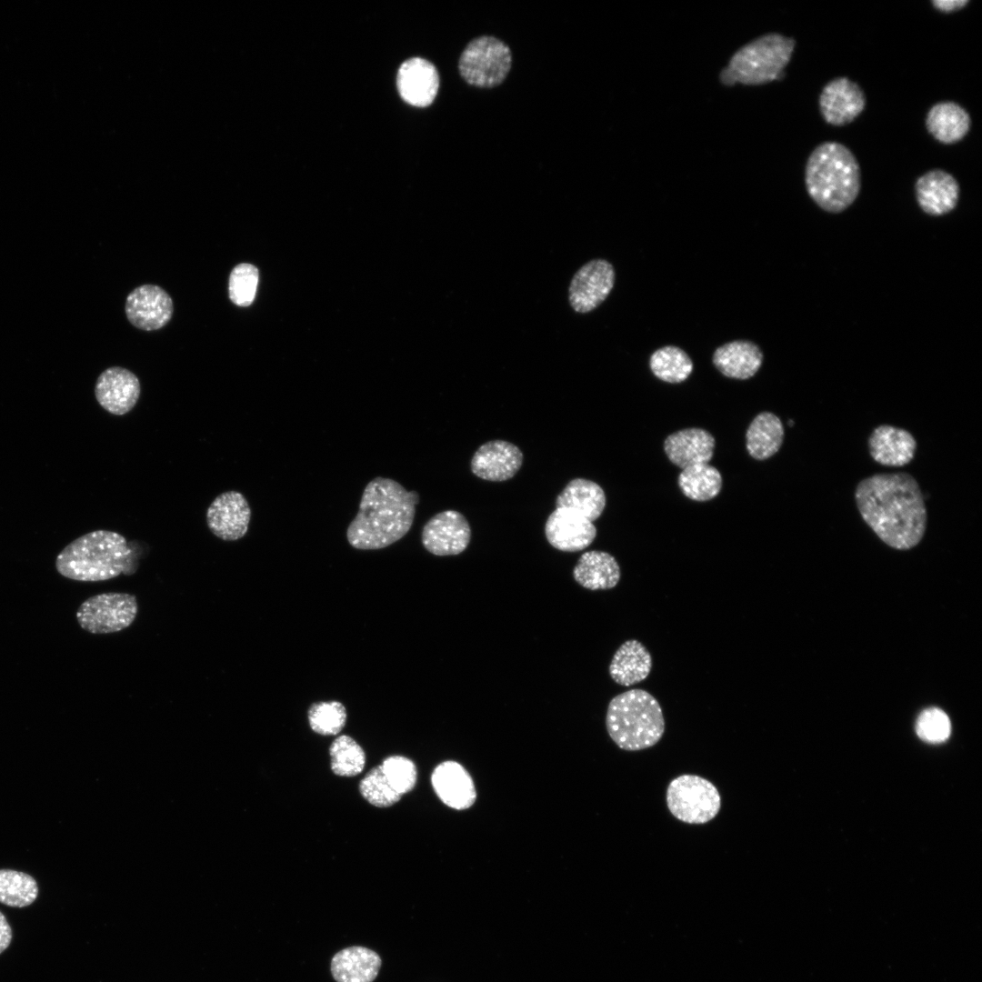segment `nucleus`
<instances>
[{
  "label": "nucleus",
  "instance_id": "f257e3e1",
  "mask_svg": "<svg viewBox=\"0 0 982 982\" xmlns=\"http://www.w3.org/2000/svg\"><path fill=\"white\" fill-rule=\"evenodd\" d=\"M857 510L865 523L887 546L907 550L922 540L927 523L925 497L907 472L878 473L858 482Z\"/></svg>",
  "mask_w": 982,
  "mask_h": 982
},
{
  "label": "nucleus",
  "instance_id": "f03ea898",
  "mask_svg": "<svg viewBox=\"0 0 982 982\" xmlns=\"http://www.w3.org/2000/svg\"><path fill=\"white\" fill-rule=\"evenodd\" d=\"M418 502L416 491H407L396 480L381 476L372 479L348 526V543L356 549L375 550L398 541L411 528Z\"/></svg>",
  "mask_w": 982,
  "mask_h": 982
},
{
  "label": "nucleus",
  "instance_id": "7ed1b4c3",
  "mask_svg": "<svg viewBox=\"0 0 982 982\" xmlns=\"http://www.w3.org/2000/svg\"><path fill=\"white\" fill-rule=\"evenodd\" d=\"M805 185L810 198L822 210L831 214L845 211L856 201L861 188L857 157L841 143L819 144L807 160Z\"/></svg>",
  "mask_w": 982,
  "mask_h": 982
},
{
  "label": "nucleus",
  "instance_id": "20e7f679",
  "mask_svg": "<svg viewBox=\"0 0 982 982\" xmlns=\"http://www.w3.org/2000/svg\"><path fill=\"white\" fill-rule=\"evenodd\" d=\"M133 550L126 538L110 530L86 533L64 547L55 560V567L66 578L97 582L134 571Z\"/></svg>",
  "mask_w": 982,
  "mask_h": 982
},
{
  "label": "nucleus",
  "instance_id": "39448f33",
  "mask_svg": "<svg viewBox=\"0 0 982 982\" xmlns=\"http://www.w3.org/2000/svg\"><path fill=\"white\" fill-rule=\"evenodd\" d=\"M606 726L611 739L626 751L649 748L659 742L665 732L660 704L649 692L637 688L610 700Z\"/></svg>",
  "mask_w": 982,
  "mask_h": 982
},
{
  "label": "nucleus",
  "instance_id": "423d86ee",
  "mask_svg": "<svg viewBox=\"0 0 982 982\" xmlns=\"http://www.w3.org/2000/svg\"><path fill=\"white\" fill-rule=\"evenodd\" d=\"M796 41L777 33L762 35L738 49L720 74L726 85H763L785 76Z\"/></svg>",
  "mask_w": 982,
  "mask_h": 982
},
{
  "label": "nucleus",
  "instance_id": "0eeeda50",
  "mask_svg": "<svg viewBox=\"0 0 982 982\" xmlns=\"http://www.w3.org/2000/svg\"><path fill=\"white\" fill-rule=\"evenodd\" d=\"M666 806L678 820L702 825L714 819L721 808V796L709 780L696 775H681L667 786Z\"/></svg>",
  "mask_w": 982,
  "mask_h": 982
},
{
  "label": "nucleus",
  "instance_id": "6e6552de",
  "mask_svg": "<svg viewBox=\"0 0 982 982\" xmlns=\"http://www.w3.org/2000/svg\"><path fill=\"white\" fill-rule=\"evenodd\" d=\"M512 64L510 48L494 36L473 39L462 52L458 68L463 79L477 87H494L506 77Z\"/></svg>",
  "mask_w": 982,
  "mask_h": 982
},
{
  "label": "nucleus",
  "instance_id": "1a4fd4ad",
  "mask_svg": "<svg viewBox=\"0 0 982 982\" xmlns=\"http://www.w3.org/2000/svg\"><path fill=\"white\" fill-rule=\"evenodd\" d=\"M137 612L138 604L135 595L108 592L85 600L75 616L84 630L91 634H110L131 626Z\"/></svg>",
  "mask_w": 982,
  "mask_h": 982
},
{
  "label": "nucleus",
  "instance_id": "9d476101",
  "mask_svg": "<svg viewBox=\"0 0 982 982\" xmlns=\"http://www.w3.org/2000/svg\"><path fill=\"white\" fill-rule=\"evenodd\" d=\"M616 273L611 263L593 259L582 266L573 276L568 300L576 313L586 314L598 307L611 293Z\"/></svg>",
  "mask_w": 982,
  "mask_h": 982
},
{
  "label": "nucleus",
  "instance_id": "9b49d317",
  "mask_svg": "<svg viewBox=\"0 0 982 982\" xmlns=\"http://www.w3.org/2000/svg\"><path fill=\"white\" fill-rule=\"evenodd\" d=\"M471 538V528L463 514L445 510L436 514L424 526L422 543L436 556H456L462 553Z\"/></svg>",
  "mask_w": 982,
  "mask_h": 982
},
{
  "label": "nucleus",
  "instance_id": "f8f14e48",
  "mask_svg": "<svg viewBox=\"0 0 982 982\" xmlns=\"http://www.w3.org/2000/svg\"><path fill=\"white\" fill-rule=\"evenodd\" d=\"M866 95L858 84L839 76L827 83L819 95L818 105L824 120L834 126L853 122L866 107Z\"/></svg>",
  "mask_w": 982,
  "mask_h": 982
},
{
  "label": "nucleus",
  "instance_id": "ddd939ff",
  "mask_svg": "<svg viewBox=\"0 0 982 982\" xmlns=\"http://www.w3.org/2000/svg\"><path fill=\"white\" fill-rule=\"evenodd\" d=\"M128 321L136 328L152 331L165 326L171 319L174 305L162 287L145 284L129 293L125 305Z\"/></svg>",
  "mask_w": 982,
  "mask_h": 982
},
{
  "label": "nucleus",
  "instance_id": "4468645a",
  "mask_svg": "<svg viewBox=\"0 0 982 982\" xmlns=\"http://www.w3.org/2000/svg\"><path fill=\"white\" fill-rule=\"evenodd\" d=\"M250 519L251 508L246 498L234 490L218 495L206 511L209 530L224 541H235L245 536Z\"/></svg>",
  "mask_w": 982,
  "mask_h": 982
},
{
  "label": "nucleus",
  "instance_id": "2eb2a0df",
  "mask_svg": "<svg viewBox=\"0 0 982 982\" xmlns=\"http://www.w3.org/2000/svg\"><path fill=\"white\" fill-rule=\"evenodd\" d=\"M141 393L138 377L130 370L112 366L104 370L96 379L95 396L108 413L124 416L136 405Z\"/></svg>",
  "mask_w": 982,
  "mask_h": 982
},
{
  "label": "nucleus",
  "instance_id": "dca6fc26",
  "mask_svg": "<svg viewBox=\"0 0 982 982\" xmlns=\"http://www.w3.org/2000/svg\"><path fill=\"white\" fill-rule=\"evenodd\" d=\"M548 543L564 552H577L586 548L596 536L593 522L581 514L565 507H556L545 524Z\"/></svg>",
  "mask_w": 982,
  "mask_h": 982
},
{
  "label": "nucleus",
  "instance_id": "f3484780",
  "mask_svg": "<svg viewBox=\"0 0 982 982\" xmlns=\"http://www.w3.org/2000/svg\"><path fill=\"white\" fill-rule=\"evenodd\" d=\"M523 453L513 443L492 440L480 446L471 459V471L479 478L502 482L512 478L520 469Z\"/></svg>",
  "mask_w": 982,
  "mask_h": 982
},
{
  "label": "nucleus",
  "instance_id": "a211bd4d",
  "mask_svg": "<svg viewBox=\"0 0 982 982\" xmlns=\"http://www.w3.org/2000/svg\"><path fill=\"white\" fill-rule=\"evenodd\" d=\"M915 193L917 205L925 214L942 216L957 207L960 187L950 173L936 168L917 179Z\"/></svg>",
  "mask_w": 982,
  "mask_h": 982
},
{
  "label": "nucleus",
  "instance_id": "6ab92c4d",
  "mask_svg": "<svg viewBox=\"0 0 982 982\" xmlns=\"http://www.w3.org/2000/svg\"><path fill=\"white\" fill-rule=\"evenodd\" d=\"M396 85L405 102L414 106L426 107L431 105L436 96L439 75L431 62L414 57L400 65Z\"/></svg>",
  "mask_w": 982,
  "mask_h": 982
},
{
  "label": "nucleus",
  "instance_id": "aec40b11",
  "mask_svg": "<svg viewBox=\"0 0 982 982\" xmlns=\"http://www.w3.org/2000/svg\"><path fill=\"white\" fill-rule=\"evenodd\" d=\"M870 456L886 466H904L909 464L917 450V440L907 430L891 425H879L867 439Z\"/></svg>",
  "mask_w": 982,
  "mask_h": 982
},
{
  "label": "nucleus",
  "instance_id": "412c9836",
  "mask_svg": "<svg viewBox=\"0 0 982 982\" xmlns=\"http://www.w3.org/2000/svg\"><path fill=\"white\" fill-rule=\"evenodd\" d=\"M431 783L438 797L449 807L463 810L476 801L473 779L457 762L445 761L439 764L432 773Z\"/></svg>",
  "mask_w": 982,
  "mask_h": 982
},
{
  "label": "nucleus",
  "instance_id": "4be33fe9",
  "mask_svg": "<svg viewBox=\"0 0 982 982\" xmlns=\"http://www.w3.org/2000/svg\"><path fill=\"white\" fill-rule=\"evenodd\" d=\"M715 438L705 429L686 428L669 435L664 442L668 459L678 467L708 463L714 455Z\"/></svg>",
  "mask_w": 982,
  "mask_h": 982
},
{
  "label": "nucleus",
  "instance_id": "5701e85b",
  "mask_svg": "<svg viewBox=\"0 0 982 982\" xmlns=\"http://www.w3.org/2000/svg\"><path fill=\"white\" fill-rule=\"evenodd\" d=\"M763 359L760 347L748 340L726 343L715 350L712 357L722 375L739 380L752 377L761 367Z\"/></svg>",
  "mask_w": 982,
  "mask_h": 982
},
{
  "label": "nucleus",
  "instance_id": "b1692460",
  "mask_svg": "<svg viewBox=\"0 0 982 982\" xmlns=\"http://www.w3.org/2000/svg\"><path fill=\"white\" fill-rule=\"evenodd\" d=\"M925 125L927 132L937 141L944 145H953L961 141L968 134L971 117L959 104L954 101H941L929 108Z\"/></svg>",
  "mask_w": 982,
  "mask_h": 982
},
{
  "label": "nucleus",
  "instance_id": "393cba45",
  "mask_svg": "<svg viewBox=\"0 0 982 982\" xmlns=\"http://www.w3.org/2000/svg\"><path fill=\"white\" fill-rule=\"evenodd\" d=\"M379 955L365 947L353 946L338 951L330 970L336 982H373L381 967Z\"/></svg>",
  "mask_w": 982,
  "mask_h": 982
},
{
  "label": "nucleus",
  "instance_id": "a878e982",
  "mask_svg": "<svg viewBox=\"0 0 982 982\" xmlns=\"http://www.w3.org/2000/svg\"><path fill=\"white\" fill-rule=\"evenodd\" d=\"M621 576L616 558L609 553L591 550L580 556L573 569L574 579L589 590L615 587Z\"/></svg>",
  "mask_w": 982,
  "mask_h": 982
},
{
  "label": "nucleus",
  "instance_id": "bb28decb",
  "mask_svg": "<svg viewBox=\"0 0 982 982\" xmlns=\"http://www.w3.org/2000/svg\"><path fill=\"white\" fill-rule=\"evenodd\" d=\"M652 668V657L638 640L624 642L615 652L609 665L611 678L618 685L629 686L645 680Z\"/></svg>",
  "mask_w": 982,
  "mask_h": 982
},
{
  "label": "nucleus",
  "instance_id": "cd10ccee",
  "mask_svg": "<svg viewBox=\"0 0 982 982\" xmlns=\"http://www.w3.org/2000/svg\"><path fill=\"white\" fill-rule=\"evenodd\" d=\"M556 506L572 509L593 522L605 509L606 495L596 482L575 478L557 496Z\"/></svg>",
  "mask_w": 982,
  "mask_h": 982
},
{
  "label": "nucleus",
  "instance_id": "c85d7f7f",
  "mask_svg": "<svg viewBox=\"0 0 982 982\" xmlns=\"http://www.w3.org/2000/svg\"><path fill=\"white\" fill-rule=\"evenodd\" d=\"M784 436V426L777 416L771 412L759 413L746 433L747 452L757 460L767 459L780 449Z\"/></svg>",
  "mask_w": 982,
  "mask_h": 982
},
{
  "label": "nucleus",
  "instance_id": "c756f323",
  "mask_svg": "<svg viewBox=\"0 0 982 982\" xmlns=\"http://www.w3.org/2000/svg\"><path fill=\"white\" fill-rule=\"evenodd\" d=\"M677 482L686 497L701 502L716 497L722 487L720 472L707 463L684 468Z\"/></svg>",
  "mask_w": 982,
  "mask_h": 982
},
{
  "label": "nucleus",
  "instance_id": "7c9ffc66",
  "mask_svg": "<svg viewBox=\"0 0 982 982\" xmlns=\"http://www.w3.org/2000/svg\"><path fill=\"white\" fill-rule=\"evenodd\" d=\"M649 367L660 380L676 384L685 381L692 373L693 362L686 351L676 346H666L650 356Z\"/></svg>",
  "mask_w": 982,
  "mask_h": 982
},
{
  "label": "nucleus",
  "instance_id": "2f4dec72",
  "mask_svg": "<svg viewBox=\"0 0 982 982\" xmlns=\"http://www.w3.org/2000/svg\"><path fill=\"white\" fill-rule=\"evenodd\" d=\"M35 879L28 874L0 869V903L12 907H25L37 897Z\"/></svg>",
  "mask_w": 982,
  "mask_h": 982
},
{
  "label": "nucleus",
  "instance_id": "473e14b6",
  "mask_svg": "<svg viewBox=\"0 0 982 982\" xmlns=\"http://www.w3.org/2000/svg\"><path fill=\"white\" fill-rule=\"evenodd\" d=\"M332 771L340 777H355L362 772L366 755L358 743L347 735L337 736L329 747Z\"/></svg>",
  "mask_w": 982,
  "mask_h": 982
},
{
  "label": "nucleus",
  "instance_id": "72a5a7b5",
  "mask_svg": "<svg viewBox=\"0 0 982 982\" xmlns=\"http://www.w3.org/2000/svg\"><path fill=\"white\" fill-rule=\"evenodd\" d=\"M311 729L323 736L337 735L346 721V710L339 701L316 702L307 711Z\"/></svg>",
  "mask_w": 982,
  "mask_h": 982
},
{
  "label": "nucleus",
  "instance_id": "f704fd0d",
  "mask_svg": "<svg viewBox=\"0 0 982 982\" xmlns=\"http://www.w3.org/2000/svg\"><path fill=\"white\" fill-rule=\"evenodd\" d=\"M259 273L256 266L240 263L231 271L228 279V295L232 303L238 306H250L256 296Z\"/></svg>",
  "mask_w": 982,
  "mask_h": 982
},
{
  "label": "nucleus",
  "instance_id": "c9c22d12",
  "mask_svg": "<svg viewBox=\"0 0 982 982\" xmlns=\"http://www.w3.org/2000/svg\"><path fill=\"white\" fill-rule=\"evenodd\" d=\"M359 791L362 797L376 807H388L397 803L398 794L386 778L381 766L372 768L360 781Z\"/></svg>",
  "mask_w": 982,
  "mask_h": 982
},
{
  "label": "nucleus",
  "instance_id": "e433bc0d",
  "mask_svg": "<svg viewBox=\"0 0 982 982\" xmlns=\"http://www.w3.org/2000/svg\"><path fill=\"white\" fill-rule=\"evenodd\" d=\"M381 767L391 787L401 796L415 787L417 771L415 763L409 758L391 756L383 761Z\"/></svg>",
  "mask_w": 982,
  "mask_h": 982
},
{
  "label": "nucleus",
  "instance_id": "4c0bfd02",
  "mask_svg": "<svg viewBox=\"0 0 982 982\" xmlns=\"http://www.w3.org/2000/svg\"><path fill=\"white\" fill-rule=\"evenodd\" d=\"M916 732L926 742H943L948 738L951 733L949 717L939 708H927L917 717Z\"/></svg>",
  "mask_w": 982,
  "mask_h": 982
},
{
  "label": "nucleus",
  "instance_id": "58836bf2",
  "mask_svg": "<svg viewBox=\"0 0 982 982\" xmlns=\"http://www.w3.org/2000/svg\"><path fill=\"white\" fill-rule=\"evenodd\" d=\"M969 1L967 0H933L932 6L942 13H953L963 9Z\"/></svg>",
  "mask_w": 982,
  "mask_h": 982
},
{
  "label": "nucleus",
  "instance_id": "ea45409f",
  "mask_svg": "<svg viewBox=\"0 0 982 982\" xmlns=\"http://www.w3.org/2000/svg\"><path fill=\"white\" fill-rule=\"evenodd\" d=\"M12 941V928L5 915L0 911V954L3 953Z\"/></svg>",
  "mask_w": 982,
  "mask_h": 982
}]
</instances>
